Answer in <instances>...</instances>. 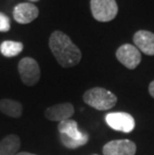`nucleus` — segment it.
Segmentation results:
<instances>
[{"mask_svg": "<svg viewBox=\"0 0 154 155\" xmlns=\"http://www.w3.org/2000/svg\"><path fill=\"white\" fill-rule=\"evenodd\" d=\"M49 47L62 67H73L79 63L82 57L80 49L71 41L69 36L61 31H54L51 34Z\"/></svg>", "mask_w": 154, "mask_h": 155, "instance_id": "f257e3e1", "label": "nucleus"}, {"mask_svg": "<svg viewBox=\"0 0 154 155\" xmlns=\"http://www.w3.org/2000/svg\"><path fill=\"white\" fill-rule=\"evenodd\" d=\"M83 101L97 110H108L115 106L117 97L112 92L102 87H94L85 91Z\"/></svg>", "mask_w": 154, "mask_h": 155, "instance_id": "f03ea898", "label": "nucleus"}, {"mask_svg": "<svg viewBox=\"0 0 154 155\" xmlns=\"http://www.w3.org/2000/svg\"><path fill=\"white\" fill-rule=\"evenodd\" d=\"M90 7L94 19L100 22L113 20L118 13L115 0H91Z\"/></svg>", "mask_w": 154, "mask_h": 155, "instance_id": "7ed1b4c3", "label": "nucleus"}, {"mask_svg": "<svg viewBox=\"0 0 154 155\" xmlns=\"http://www.w3.org/2000/svg\"><path fill=\"white\" fill-rule=\"evenodd\" d=\"M18 71L22 82L27 86H34L40 79V67L31 57H24L19 61Z\"/></svg>", "mask_w": 154, "mask_h": 155, "instance_id": "20e7f679", "label": "nucleus"}, {"mask_svg": "<svg viewBox=\"0 0 154 155\" xmlns=\"http://www.w3.org/2000/svg\"><path fill=\"white\" fill-rule=\"evenodd\" d=\"M108 126L116 131L129 133L135 127V120L130 114L125 112H112L105 116Z\"/></svg>", "mask_w": 154, "mask_h": 155, "instance_id": "39448f33", "label": "nucleus"}, {"mask_svg": "<svg viewBox=\"0 0 154 155\" xmlns=\"http://www.w3.org/2000/svg\"><path fill=\"white\" fill-rule=\"evenodd\" d=\"M116 58L128 69H134L141 62V53L135 45L123 44L117 49Z\"/></svg>", "mask_w": 154, "mask_h": 155, "instance_id": "423d86ee", "label": "nucleus"}, {"mask_svg": "<svg viewBox=\"0 0 154 155\" xmlns=\"http://www.w3.org/2000/svg\"><path fill=\"white\" fill-rule=\"evenodd\" d=\"M103 155H135L136 145L129 139L112 140L103 146Z\"/></svg>", "mask_w": 154, "mask_h": 155, "instance_id": "0eeeda50", "label": "nucleus"}, {"mask_svg": "<svg viewBox=\"0 0 154 155\" xmlns=\"http://www.w3.org/2000/svg\"><path fill=\"white\" fill-rule=\"evenodd\" d=\"M39 9L33 3H19L13 10V17L20 24H28L37 18Z\"/></svg>", "mask_w": 154, "mask_h": 155, "instance_id": "6e6552de", "label": "nucleus"}, {"mask_svg": "<svg viewBox=\"0 0 154 155\" xmlns=\"http://www.w3.org/2000/svg\"><path fill=\"white\" fill-rule=\"evenodd\" d=\"M73 114H74V106L71 103H69V102L52 105V106L48 107L45 110L44 113L46 119L51 121H58V122L70 119Z\"/></svg>", "mask_w": 154, "mask_h": 155, "instance_id": "1a4fd4ad", "label": "nucleus"}, {"mask_svg": "<svg viewBox=\"0 0 154 155\" xmlns=\"http://www.w3.org/2000/svg\"><path fill=\"white\" fill-rule=\"evenodd\" d=\"M133 42L139 51L144 54L154 55V33L147 30H139L133 36Z\"/></svg>", "mask_w": 154, "mask_h": 155, "instance_id": "9d476101", "label": "nucleus"}, {"mask_svg": "<svg viewBox=\"0 0 154 155\" xmlns=\"http://www.w3.org/2000/svg\"><path fill=\"white\" fill-rule=\"evenodd\" d=\"M20 148V138L10 134L0 141V155H16Z\"/></svg>", "mask_w": 154, "mask_h": 155, "instance_id": "9b49d317", "label": "nucleus"}, {"mask_svg": "<svg viewBox=\"0 0 154 155\" xmlns=\"http://www.w3.org/2000/svg\"><path fill=\"white\" fill-rule=\"evenodd\" d=\"M0 111L9 117L19 118L23 112V106L17 100L4 98V99L0 100Z\"/></svg>", "mask_w": 154, "mask_h": 155, "instance_id": "f8f14e48", "label": "nucleus"}, {"mask_svg": "<svg viewBox=\"0 0 154 155\" xmlns=\"http://www.w3.org/2000/svg\"><path fill=\"white\" fill-rule=\"evenodd\" d=\"M58 131H59L60 134H64L68 137L73 138V139H81L85 133L81 132L78 129L77 122L72 119H67L59 122V124H58Z\"/></svg>", "mask_w": 154, "mask_h": 155, "instance_id": "ddd939ff", "label": "nucleus"}, {"mask_svg": "<svg viewBox=\"0 0 154 155\" xmlns=\"http://www.w3.org/2000/svg\"><path fill=\"white\" fill-rule=\"evenodd\" d=\"M24 46L21 42L6 40L3 41L0 45V52L5 57H14L20 54L23 50Z\"/></svg>", "mask_w": 154, "mask_h": 155, "instance_id": "4468645a", "label": "nucleus"}, {"mask_svg": "<svg viewBox=\"0 0 154 155\" xmlns=\"http://www.w3.org/2000/svg\"><path fill=\"white\" fill-rule=\"evenodd\" d=\"M60 140H61V143L63 144L65 147L69 148V149H76V148L83 146V145H85L88 142V140H89V135L85 132L84 136L81 138V139H73V138L68 137L64 134H60Z\"/></svg>", "mask_w": 154, "mask_h": 155, "instance_id": "2eb2a0df", "label": "nucleus"}, {"mask_svg": "<svg viewBox=\"0 0 154 155\" xmlns=\"http://www.w3.org/2000/svg\"><path fill=\"white\" fill-rule=\"evenodd\" d=\"M10 30V20L8 16L0 12V32H8Z\"/></svg>", "mask_w": 154, "mask_h": 155, "instance_id": "dca6fc26", "label": "nucleus"}, {"mask_svg": "<svg viewBox=\"0 0 154 155\" xmlns=\"http://www.w3.org/2000/svg\"><path fill=\"white\" fill-rule=\"evenodd\" d=\"M148 90H149V93L150 95L154 98V80L151 82V83L149 84V88H148Z\"/></svg>", "mask_w": 154, "mask_h": 155, "instance_id": "f3484780", "label": "nucleus"}, {"mask_svg": "<svg viewBox=\"0 0 154 155\" xmlns=\"http://www.w3.org/2000/svg\"><path fill=\"white\" fill-rule=\"evenodd\" d=\"M16 155H36V154H33V153H29V152H19Z\"/></svg>", "mask_w": 154, "mask_h": 155, "instance_id": "a211bd4d", "label": "nucleus"}, {"mask_svg": "<svg viewBox=\"0 0 154 155\" xmlns=\"http://www.w3.org/2000/svg\"><path fill=\"white\" fill-rule=\"evenodd\" d=\"M29 1H31V2H36V1H39V0H29Z\"/></svg>", "mask_w": 154, "mask_h": 155, "instance_id": "6ab92c4d", "label": "nucleus"}, {"mask_svg": "<svg viewBox=\"0 0 154 155\" xmlns=\"http://www.w3.org/2000/svg\"><path fill=\"white\" fill-rule=\"evenodd\" d=\"M93 155H98V154H93Z\"/></svg>", "mask_w": 154, "mask_h": 155, "instance_id": "aec40b11", "label": "nucleus"}]
</instances>
